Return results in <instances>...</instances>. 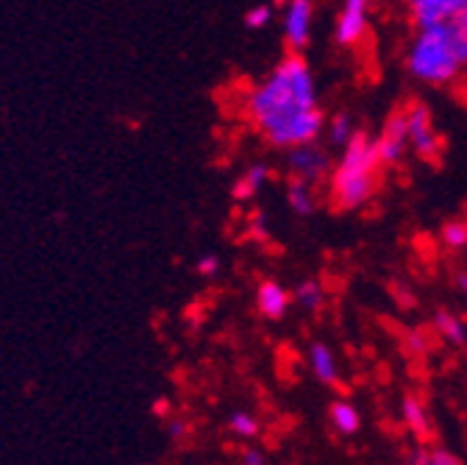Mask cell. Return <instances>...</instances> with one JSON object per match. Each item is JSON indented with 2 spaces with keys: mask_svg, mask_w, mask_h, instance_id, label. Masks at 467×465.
Masks as SVG:
<instances>
[{
  "mask_svg": "<svg viewBox=\"0 0 467 465\" xmlns=\"http://www.w3.org/2000/svg\"><path fill=\"white\" fill-rule=\"evenodd\" d=\"M245 118L259 140L275 151L320 143L326 111L320 109L317 79L304 53L289 50L245 92Z\"/></svg>",
  "mask_w": 467,
  "mask_h": 465,
  "instance_id": "1",
  "label": "cell"
},
{
  "mask_svg": "<svg viewBox=\"0 0 467 465\" xmlns=\"http://www.w3.org/2000/svg\"><path fill=\"white\" fill-rule=\"evenodd\" d=\"M406 73L426 87H453L464 79L467 37L456 23L418 28L403 53Z\"/></svg>",
  "mask_w": 467,
  "mask_h": 465,
  "instance_id": "2",
  "label": "cell"
},
{
  "mask_svg": "<svg viewBox=\"0 0 467 465\" xmlns=\"http://www.w3.org/2000/svg\"><path fill=\"white\" fill-rule=\"evenodd\" d=\"M381 156L376 137L368 132H357L342 148L328 176V198L339 212H357L365 209L381 185Z\"/></svg>",
  "mask_w": 467,
  "mask_h": 465,
  "instance_id": "3",
  "label": "cell"
},
{
  "mask_svg": "<svg viewBox=\"0 0 467 465\" xmlns=\"http://www.w3.org/2000/svg\"><path fill=\"white\" fill-rule=\"evenodd\" d=\"M406 123H409V148L423 162H437L442 156V137L434 126L431 109L423 100H412L406 109Z\"/></svg>",
  "mask_w": 467,
  "mask_h": 465,
  "instance_id": "4",
  "label": "cell"
},
{
  "mask_svg": "<svg viewBox=\"0 0 467 465\" xmlns=\"http://www.w3.org/2000/svg\"><path fill=\"white\" fill-rule=\"evenodd\" d=\"M286 173L289 179H301V182H309V185H323L328 182L331 176V156L328 151L320 145V143H309V145H301V148H292L286 151Z\"/></svg>",
  "mask_w": 467,
  "mask_h": 465,
  "instance_id": "5",
  "label": "cell"
},
{
  "mask_svg": "<svg viewBox=\"0 0 467 465\" xmlns=\"http://www.w3.org/2000/svg\"><path fill=\"white\" fill-rule=\"evenodd\" d=\"M315 0H286L281 9V34L289 50L304 53L312 42L315 28Z\"/></svg>",
  "mask_w": 467,
  "mask_h": 465,
  "instance_id": "6",
  "label": "cell"
},
{
  "mask_svg": "<svg viewBox=\"0 0 467 465\" xmlns=\"http://www.w3.org/2000/svg\"><path fill=\"white\" fill-rule=\"evenodd\" d=\"M373 0H342L334 20V42L339 48H357L370 31Z\"/></svg>",
  "mask_w": 467,
  "mask_h": 465,
  "instance_id": "7",
  "label": "cell"
},
{
  "mask_svg": "<svg viewBox=\"0 0 467 465\" xmlns=\"http://www.w3.org/2000/svg\"><path fill=\"white\" fill-rule=\"evenodd\" d=\"M376 145H379V156H381L384 167H398L403 162V156L412 151L409 148V123H406L403 109L392 111L384 121V126L376 137Z\"/></svg>",
  "mask_w": 467,
  "mask_h": 465,
  "instance_id": "8",
  "label": "cell"
},
{
  "mask_svg": "<svg viewBox=\"0 0 467 465\" xmlns=\"http://www.w3.org/2000/svg\"><path fill=\"white\" fill-rule=\"evenodd\" d=\"M403 4L415 28L453 23L467 9V0H403Z\"/></svg>",
  "mask_w": 467,
  "mask_h": 465,
  "instance_id": "9",
  "label": "cell"
},
{
  "mask_svg": "<svg viewBox=\"0 0 467 465\" xmlns=\"http://www.w3.org/2000/svg\"><path fill=\"white\" fill-rule=\"evenodd\" d=\"M292 307V293L275 279H265L256 287V310L265 321H281Z\"/></svg>",
  "mask_w": 467,
  "mask_h": 465,
  "instance_id": "10",
  "label": "cell"
},
{
  "mask_svg": "<svg viewBox=\"0 0 467 465\" xmlns=\"http://www.w3.org/2000/svg\"><path fill=\"white\" fill-rule=\"evenodd\" d=\"M270 179H273V167H270L267 162H251V164L240 173V176H237L234 187H231L234 201H237V204L254 201V198L267 187Z\"/></svg>",
  "mask_w": 467,
  "mask_h": 465,
  "instance_id": "11",
  "label": "cell"
},
{
  "mask_svg": "<svg viewBox=\"0 0 467 465\" xmlns=\"http://www.w3.org/2000/svg\"><path fill=\"white\" fill-rule=\"evenodd\" d=\"M400 421L418 440H429L434 435L431 416H429L426 404L418 396H403V401H400Z\"/></svg>",
  "mask_w": 467,
  "mask_h": 465,
  "instance_id": "12",
  "label": "cell"
},
{
  "mask_svg": "<svg viewBox=\"0 0 467 465\" xmlns=\"http://www.w3.org/2000/svg\"><path fill=\"white\" fill-rule=\"evenodd\" d=\"M309 368L315 374V379L320 385H337L339 382V365H337V354H334V348L328 343H320L315 340L309 345Z\"/></svg>",
  "mask_w": 467,
  "mask_h": 465,
  "instance_id": "13",
  "label": "cell"
},
{
  "mask_svg": "<svg viewBox=\"0 0 467 465\" xmlns=\"http://www.w3.org/2000/svg\"><path fill=\"white\" fill-rule=\"evenodd\" d=\"M286 206L292 209V215L298 217H309L317 212V196H315V185L301 182V179H289L286 190H284Z\"/></svg>",
  "mask_w": 467,
  "mask_h": 465,
  "instance_id": "14",
  "label": "cell"
},
{
  "mask_svg": "<svg viewBox=\"0 0 467 465\" xmlns=\"http://www.w3.org/2000/svg\"><path fill=\"white\" fill-rule=\"evenodd\" d=\"M431 326H434V332H437V337H440L442 343L456 345V348L467 345V323H464L456 312H451V310H437L434 318H431Z\"/></svg>",
  "mask_w": 467,
  "mask_h": 465,
  "instance_id": "15",
  "label": "cell"
},
{
  "mask_svg": "<svg viewBox=\"0 0 467 465\" xmlns=\"http://www.w3.org/2000/svg\"><path fill=\"white\" fill-rule=\"evenodd\" d=\"M328 421H331L334 432H339V435H345V438L357 435V432H359V427H362V416H359V410H357V407L350 404V401H342V398L331 404Z\"/></svg>",
  "mask_w": 467,
  "mask_h": 465,
  "instance_id": "16",
  "label": "cell"
},
{
  "mask_svg": "<svg viewBox=\"0 0 467 465\" xmlns=\"http://www.w3.org/2000/svg\"><path fill=\"white\" fill-rule=\"evenodd\" d=\"M292 301L306 312H320L326 307V287L320 279H301L292 290Z\"/></svg>",
  "mask_w": 467,
  "mask_h": 465,
  "instance_id": "17",
  "label": "cell"
},
{
  "mask_svg": "<svg viewBox=\"0 0 467 465\" xmlns=\"http://www.w3.org/2000/svg\"><path fill=\"white\" fill-rule=\"evenodd\" d=\"M440 243L448 251H464L467 248V217H451L440 228Z\"/></svg>",
  "mask_w": 467,
  "mask_h": 465,
  "instance_id": "18",
  "label": "cell"
},
{
  "mask_svg": "<svg viewBox=\"0 0 467 465\" xmlns=\"http://www.w3.org/2000/svg\"><path fill=\"white\" fill-rule=\"evenodd\" d=\"M359 129H357V123H354V118H350L348 111H337V114H331V121L326 123V134H328V140H331V145H337V148H342L350 137H354Z\"/></svg>",
  "mask_w": 467,
  "mask_h": 465,
  "instance_id": "19",
  "label": "cell"
},
{
  "mask_svg": "<svg viewBox=\"0 0 467 465\" xmlns=\"http://www.w3.org/2000/svg\"><path fill=\"white\" fill-rule=\"evenodd\" d=\"M228 429L237 435V438H243V440H251V438H256L262 432V424H259V418L254 413L237 410V413L228 416Z\"/></svg>",
  "mask_w": 467,
  "mask_h": 465,
  "instance_id": "20",
  "label": "cell"
},
{
  "mask_svg": "<svg viewBox=\"0 0 467 465\" xmlns=\"http://www.w3.org/2000/svg\"><path fill=\"white\" fill-rule=\"evenodd\" d=\"M273 17H275L273 4H254V6L245 9L243 26H245L248 31H262V28H267V26L273 23Z\"/></svg>",
  "mask_w": 467,
  "mask_h": 465,
  "instance_id": "21",
  "label": "cell"
},
{
  "mask_svg": "<svg viewBox=\"0 0 467 465\" xmlns=\"http://www.w3.org/2000/svg\"><path fill=\"white\" fill-rule=\"evenodd\" d=\"M220 268H223V259H220L217 254H203V257H198V262H195L198 276H206V279L217 276Z\"/></svg>",
  "mask_w": 467,
  "mask_h": 465,
  "instance_id": "22",
  "label": "cell"
},
{
  "mask_svg": "<svg viewBox=\"0 0 467 465\" xmlns=\"http://www.w3.org/2000/svg\"><path fill=\"white\" fill-rule=\"evenodd\" d=\"M406 345H409V352H412L415 357H418V354H426V352H429V337H426L420 329H415V332H409Z\"/></svg>",
  "mask_w": 467,
  "mask_h": 465,
  "instance_id": "23",
  "label": "cell"
},
{
  "mask_svg": "<svg viewBox=\"0 0 467 465\" xmlns=\"http://www.w3.org/2000/svg\"><path fill=\"white\" fill-rule=\"evenodd\" d=\"M429 462H431V465H462V460H459L456 454L445 451V449H434V451H429Z\"/></svg>",
  "mask_w": 467,
  "mask_h": 465,
  "instance_id": "24",
  "label": "cell"
},
{
  "mask_svg": "<svg viewBox=\"0 0 467 465\" xmlns=\"http://www.w3.org/2000/svg\"><path fill=\"white\" fill-rule=\"evenodd\" d=\"M240 465H267V457H265V451L262 449H245L243 451V457H240Z\"/></svg>",
  "mask_w": 467,
  "mask_h": 465,
  "instance_id": "25",
  "label": "cell"
},
{
  "mask_svg": "<svg viewBox=\"0 0 467 465\" xmlns=\"http://www.w3.org/2000/svg\"><path fill=\"white\" fill-rule=\"evenodd\" d=\"M400 465H431L429 462V451H423V449H418V451H412L409 454Z\"/></svg>",
  "mask_w": 467,
  "mask_h": 465,
  "instance_id": "26",
  "label": "cell"
},
{
  "mask_svg": "<svg viewBox=\"0 0 467 465\" xmlns=\"http://www.w3.org/2000/svg\"><path fill=\"white\" fill-rule=\"evenodd\" d=\"M170 435H172L175 440H184V438H187V424H184V421H172V424H170Z\"/></svg>",
  "mask_w": 467,
  "mask_h": 465,
  "instance_id": "27",
  "label": "cell"
},
{
  "mask_svg": "<svg viewBox=\"0 0 467 465\" xmlns=\"http://www.w3.org/2000/svg\"><path fill=\"white\" fill-rule=\"evenodd\" d=\"M153 413H156L159 418H167V416H170V401H167V398H159V401L153 404Z\"/></svg>",
  "mask_w": 467,
  "mask_h": 465,
  "instance_id": "28",
  "label": "cell"
},
{
  "mask_svg": "<svg viewBox=\"0 0 467 465\" xmlns=\"http://www.w3.org/2000/svg\"><path fill=\"white\" fill-rule=\"evenodd\" d=\"M456 287H459V293L467 299V268H462V270L456 273Z\"/></svg>",
  "mask_w": 467,
  "mask_h": 465,
  "instance_id": "29",
  "label": "cell"
},
{
  "mask_svg": "<svg viewBox=\"0 0 467 465\" xmlns=\"http://www.w3.org/2000/svg\"><path fill=\"white\" fill-rule=\"evenodd\" d=\"M254 228L259 231V235H267V217H265L262 212L254 215Z\"/></svg>",
  "mask_w": 467,
  "mask_h": 465,
  "instance_id": "30",
  "label": "cell"
},
{
  "mask_svg": "<svg viewBox=\"0 0 467 465\" xmlns=\"http://www.w3.org/2000/svg\"><path fill=\"white\" fill-rule=\"evenodd\" d=\"M453 23H456V26H459V31H462V34L467 37V9H464V12H462V15H459V17H456Z\"/></svg>",
  "mask_w": 467,
  "mask_h": 465,
  "instance_id": "31",
  "label": "cell"
},
{
  "mask_svg": "<svg viewBox=\"0 0 467 465\" xmlns=\"http://www.w3.org/2000/svg\"><path fill=\"white\" fill-rule=\"evenodd\" d=\"M464 84H467V68H464Z\"/></svg>",
  "mask_w": 467,
  "mask_h": 465,
  "instance_id": "32",
  "label": "cell"
}]
</instances>
